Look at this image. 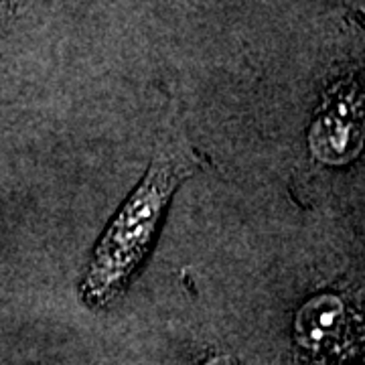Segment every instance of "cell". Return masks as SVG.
I'll return each instance as SVG.
<instances>
[{
  "mask_svg": "<svg viewBox=\"0 0 365 365\" xmlns=\"http://www.w3.org/2000/svg\"><path fill=\"white\" fill-rule=\"evenodd\" d=\"M179 182L181 175L173 165L165 160L150 165L143 182L106 227L91 254L79 288L86 304L104 307L128 284L150 250Z\"/></svg>",
  "mask_w": 365,
  "mask_h": 365,
  "instance_id": "1",
  "label": "cell"
},
{
  "mask_svg": "<svg viewBox=\"0 0 365 365\" xmlns=\"http://www.w3.org/2000/svg\"><path fill=\"white\" fill-rule=\"evenodd\" d=\"M364 144V93L355 78L337 79L323 93L314 114L309 146L314 158L331 167L351 163Z\"/></svg>",
  "mask_w": 365,
  "mask_h": 365,
  "instance_id": "2",
  "label": "cell"
},
{
  "mask_svg": "<svg viewBox=\"0 0 365 365\" xmlns=\"http://www.w3.org/2000/svg\"><path fill=\"white\" fill-rule=\"evenodd\" d=\"M351 313L335 294L314 297L297 317V341L314 355L339 353L351 339Z\"/></svg>",
  "mask_w": 365,
  "mask_h": 365,
  "instance_id": "3",
  "label": "cell"
},
{
  "mask_svg": "<svg viewBox=\"0 0 365 365\" xmlns=\"http://www.w3.org/2000/svg\"><path fill=\"white\" fill-rule=\"evenodd\" d=\"M203 365H234L227 357H213V359H209V361H205Z\"/></svg>",
  "mask_w": 365,
  "mask_h": 365,
  "instance_id": "4",
  "label": "cell"
},
{
  "mask_svg": "<svg viewBox=\"0 0 365 365\" xmlns=\"http://www.w3.org/2000/svg\"><path fill=\"white\" fill-rule=\"evenodd\" d=\"M0 2H13V0H0Z\"/></svg>",
  "mask_w": 365,
  "mask_h": 365,
  "instance_id": "5",
  "label": "cell"
}]
</instances>
